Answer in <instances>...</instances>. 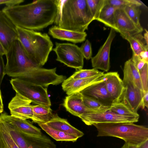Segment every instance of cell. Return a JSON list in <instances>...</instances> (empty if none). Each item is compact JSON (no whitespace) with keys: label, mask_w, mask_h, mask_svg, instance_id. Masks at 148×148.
Returning <instances> with one entry per match:
<instances>
[{"label":"cell","mask_w":148,"mask_h":148,"mask_svg":"<svg viewBox=\"0 0 148 148\" xmlns=\"http://www.w3.org/2000/svg\"><path fill=\"white\" fill-rule=\"evenodd\" d=\"M2 11L16 26L40 31L54 23L57 6L56 0H38L6 6Z\"/></svg>","instance_id":"6da1fadb"},{"label":"cell","mask_w":148,"mask_h":148,"mask_svg":"<svg viewBox=\"0 0 148 148\" xmlns=\"http://www.w3.org/2000/svg\"><path fill=\"white\" fill-rule=\"evenodd\" d=\"M57 12L54 23L60 28L84 32L93 20L86 0H56Z\"/></svg>","instance_id":"7a4b0ae2"},{"label":"cell","mask_w":148,"mask_h":148,"mask_svg":"<svg viewBox=\"0 0 148 148\" xmlns=\"http://www.w3.org/2000/svg\"><path fill=\"white\" fill-rule=\"evenodd\" d=\"M18 40L29 58L40 67L48 60L53 44L48 34L16 26Z\"/></svg>","instance_id":"3957f363"},{"label":"cell","mask_w":148,"mask_h":148,"mask_svg":"<svg viewBox=\"0 0 148 148\" xmlns=\"http://www.w3.org/2000/svg\"><path fill=\"white\" fill-rule=\"evenodd\" d=\"M93 125L98 131L97 137H116L125 143L136 146L148 140V127L134 123H99Z\"/></svg>","instance_id":"277c9868"},{"label":"cell","mask_w":148,"mask_h":148,"mask_svg":"<svg viewBox=\"0 0 148 148\" xmlns=\"http://www.w3.org/2000/svg\"><path fill=\"white\" fill-rule=\"evenodd\" d=\"M5 55V74L13 78L24 80L32 69L40 67L28 56L19 40L12 43Z\"/></svg>","instance_id":"5b68a950"},{"label":"cell","mask_w":148,"mask_h":148,"mask_svg":"<svg viewBox=\"0 0 148 148\" xmlns=\"http://www.w3.org/2000/svg\"><path fill=\"white\" fill-rule=\"evenodd\" d=\"M10 82L16 93L29 99L32 102L47 107L51 106L47 88L33 84L17 78L11 79Z\"/></svg>","instance_id":"8992f818"},{"label":"cell","mask_w":148,"mask_h":148,"mask_svg":"<svg viewBox=\"0 0 148 148\" xmlns=\"http://www.w3.org/2000/svg\"><path fill=\"white\" fill-rule=\"evenodd\" d=\"M56 55V60L76 70L82 69L84 66V58L80 47L69 43H55L52 50Z\"/></svg>","instance_id":"52a82bcc"},{"label":"cell","mask_w":148,"mask_h":148,"mask_svg":"<svg viewBox=\"0 0 148 148\" xmlns=\"http://www.w3.org/2000/svg\"><path fill=\"white\" fill-rule=\"evenodd\" d=\"M79 117L88 125L99 123H134L138 122L139 118L122 116L109 110L102 112L84 114Z\"/></svg>","instance_id":"ba28073f"},{"label":"cell","mask_w":148,"mask_h":148,"mask_svg":"<svg viewBox=\"0 0 148 148\" xmlns=\"http://www.w3.org/2000/svg\"><path fill=\"white\" fill-rule=\"evenodd\" d=\"M31 102L29 99L16 93L8 104L11 115L23 120L30 119L38 124L34 116L32 105L30 104Z\"/></svg>","instance_id":"9c48e42d"},{"label":"cell","mask_w":148,"mask_h":148,"mask_svg":"<svg viewBox=\"0 0 148 148\" xmlns=\"http://www.w3.org/2000/svg\"><path fill=\"white\" fill-rule=\"evenodd\" d=\"M124 90L120 102L133 112L137 113L140 106L145 93L137 87L129 79L123 77L122 80Z\"/></svg>","instance_id":"30bf717a"},{"label":"cell","mask_w":148,"mask_h":148,"mask_svg":"<svg viewBox=\"0 0 148 148\" xmlns=\"http://www.w3.org/2000/svg\"><path fill=\"white\" fill-rule=\"evenodd\" d=\"M102 77L79 92L84 97L94 100L105 106L111 107L114 101L107 90Z\"/></svg>","instance_id":"8fae6325"},{"label":"cell","mask_w":148,"mask_h":148,"mask_svg":"<svg viewBox=\"0 0 148 148\" xmlns=\"http://www.w3.org/2000/svg\"><path fill=\"white\" fill-rule=\"evenodd\" d=\"M116 36V31L111 28L105 42L97 54L91 58L92 67L97 69L108 71L110 68V52L112 43Z\"/></svg>","instance_id":"7c38bea8"},{"label":"cell","mask_w":148,"mask_h":148,"mask_svg":"<svg viewBox=\"0 0 148 148\" xmlns=\"http://www.w3.org/2000/svg\"><path fill=\"white\" fill-rule=\"evenodd\" d=\"M16 40H18L16 26L0 10V41L6 51Z\"/></svg>","instance_id":"4fadbf2b"},{"label":"cell","mask_w":148,"mask_h":148,"mask_svg":"<svg viewBox=\"0 0 148 148\" xmlns=\"http://www.w3.org/2000/svg\"><path fill=\"white\" fill-rule=\"evenodd\" d=\"M102 78L114 103L120 102L124 88L123 80L118 72H109L104 74Z\"/></svg>","instance_id":"5bb4252c"},{"label":"cell","mask_w":148,"mask_h":148,"mask_svg":"<svg viewBox=\"0 0 148 148\" xmlns=\"http://www.w3.org/2000/svg\"><path fill=\"white\" fill-rule=\"evenodd\" d=\"M63 105L67 111L78 117L82 114L96 112L85 105L83 101V96L79 92L66 97L64 99Z\"/></svg>","instance_id":"9a60e30c"},{"label":"cell","mask_w":148,"mask_h":148,"mask_svg":"<svg viewBox=\"0 0 148 148\" xmlns=\"http://www.w3.org/2000/svg\"><path fill=\"white\" fill-rule=\"evenodd\" d=\"M115 19L117 32L120 34L134 35L141 33L143 31L134 24L122 8H119L115 11Z\"/></svg>","instance_id":"2e32d148"},{"label":"cell","mask_w":148,"mask_h":148,"mask_svg":"<svg viewBox=\"0 0 148 148\" xmlns=\"http://www.w3.org/2000/svg\"><path fill=\"white\" fill-rule=\"evenodd\" d=\"M104 74L84 79H74L70 77L62 83V89L68 95L79 92L99 80Z\"/></svg>","instance_id":"e0dca14e"},{"label":"cell","mask_w":148,"mask_h":148,"mask_svg":"<svg viewBox=\"0 0 148 148\" xmlns=\"http://www.w3.org/2000/svg\"><path fill=\"white\" fill-rule=\"evenodd\" d=\"M0 119L12 125L20 133L35 135L42 134L40 129L33 125L26 120L15 117L5 113L1 114Z\"/></svg>","instance_id":"ac0fdd59"},{"label":"cell","mask_w":148,"mask_h":148,"mask_svg":"<svg viewBox=\"0 0 148 148\" xmlns=\"http://www.w3.org/2000/svg\"><path fill=\"white\" fill-rule=\"evenodd\" d=\"M49 34L53 38L77 43L85 40L87 36L85 32H79L63 29L56 25L49 29Z\"/></svg>","instance_id":"d6986e66"},{"label":"cell","mask_w":148,"mask_h":148,"mask_svg":"<svg viewBox=\"0 0 148 148\" xmlns=\"http://www.w3.org/2000/svg\"><path fill=\"white\" fill-rule=\"evenodd\" d=\"M45 123L53 128L79 138L84 135L82 131L71 125L67 119L61 118L57 114L53 115L52 118Z\"/></svg>","instance_id":"ffe728a7"},{"label":"cell","mask_w":148,"mask_h":148,"mask_svg":"<svg viewBox=\"0 0 148 148\" xmlns=\"http://www.w3.org/2000/svg\"><path fill=\"white\" fill-rule=\"evenodd\" d=\"M20 133V132H19ZM26 141L28 148H56L54 143L46 136L20 133Z\"/></svg>","instance_id":"44dd1931"},{"label":"cell","mask_w":148,"mask_h":148,"mask_svg":"<svg viewBox=\"0 0 148 148\" xmlns=\"http://www.w3.org/2000/svg\"><path fill=\"white\" fill-rule=\"evenodd\" d=\"M121 36L130 43L133 56H138L142 51L148 50L147 45L141 33L134 35L120 34Z\"/></svg>","instance_id":"7402d4cb"},{"label":"cell","mask_w":148,"mask_h":148,"mask_svg":"<svg viewBox=\"0 0 148 148\" xmlns=\"http://www.w3.org/2000/svg\"><path fill=\"white\" fill-rule=\"evenodd\" d=\"M123 77L129 79L134 85L144 92L139 72L130 58L125 62L123 70Z\"/></svg>","instance_id":"603a6c76"},{"label":"cell","mask_w":148,"mask_h":148,"mask_svg":"<svg viewBox=\"0 0 148 148\" xmlns=\"http://www.w3.org/2000/svg\"><path fill=\"white\" fill-rule=\"evenodd\" d=\"M119 8L108 4L107 1V3L102 8L97 20L117 32L115 23V13Z\"/></svg>","instance_id":"cb8c5ba5"},{"label":"cell","mask_w":148,"mask_h":148,"mask_svg":"<svg viewBox=\"0 0 148 148\" xmlns=\"http://www.w3.org/2000/svg\"><path fill=\"white\" fill-rule=\"evenodd\" d=\"M38 124L47 133L56 141L74 142L78 138L74 135L53 128L45 123H40Z\"/></svg>","instance_id":"d4e9b609"},{"label":"cell","mask_w":148,"mask_h":148,"mask_svg":"<svg viewBox=\"0 0 148 148\" xmlns=\"http://www.w3.org/2000/svg\"><path fill=\"white\" fill-rule=\"evenodd\" d=\"M32 111L34 116L38 123H45L52 117V110L50 107L37 105H32Z\"/></svg>","instance_id":"484cf974"},{"label":"cell","mask_w":148,"mask_h":148,"mask_svg":"<svg viewBox=\"0 0 148 148\" xmlns=\"http://www.w3.org/2000/svg\"><path fill=\"white\" fill-rule=\"evenodd\" d=\"M0 148H19L11 137L4 122L1 119Z\"/></svg>","instance_id":"4316f807"},{"label":"cell","mask_w":148,"mask_h":148,"mask_svg":"<svg viewBox=\"0 0 148 148\" xmlns=\"http://www.w3.org/2000/svg\"><path fill=\"white\" fill-rule=\"evenodd\" d=\"M109 110L122 116L139 118L138 113L133 112L121 102L113 103Z\"/></svg>","instance_id":"83f0119b"},{"label":"cell","mask_w":148,"mask_h":148,"mask_svg":"<svg viewBox=\"0 0 148 148\" xmlns=\"http://www.w3.org/2000/svg\"><path fill=\"white\" fill-rule=\"evenodd\" d=\"M139 6L132 5L122 7L134 24L140 29L143 30L140 22L141 11Z\"/></svg>","instance_id":"f1b7e54d"},{"label":"cell","mask_w":148,"mask_h":148,"mask_svg":"<svg viewBox=\"0 0 148 148\" xmlns=\"http://www.w3.org/2000/svg\"><path fill=\"white\" fill-rule=\"evenodd\" d=\"M86 1L93 20H97L102 8L107 3V0H86Z\"/></svg>","instance_id":"f546056e"},{"label":"cell","mask_w":148,"mask_h":148,"mask_svg":"<svg viewBox=\"0 0 148 148\" xmlns=\"http://www.w3.org/2000/svg\"><path fill=\"white\" fill-rule=\"evenodd\" d=\"M4 122L11 137L18 147L28 148L26 141L18 131L12 125Z\"/></svg>","instance_id":"4dcf8cb0"},{"label":"cell","mask_w":148,"mask_h":148,"mask_svg":"<svg viewBox=\"0 0 148 148\" xmlns=\"http://www.w3.org/2000/svg\"><path fill=\"white\" fill-rule=\"evenodd\" d=\"M83 100L87 107L94 110L97 113L102 112L109 110L110 107L105 106L94 100L83 96Z\"/></svg>","instance_id":"1f68e13d"},{"label":"cell","mask_w":148,"mask_h":148,"mask_svg":"<svg viewBox=\"0 0 148 148\" xmlns=\"http://www.w3.org/2000/svg\"><path fill=\"white\" fill-rule=\"evenodd\" d=\"M97 69L93 68L92 69H81L77 70L70 77L74 79H84L104 73Z\"/></svg>","instance_id":"d6a6232c"},{"label":"cell","mask_w":148,"mask_h":148,"mask_svg":"<svg viewBox=\"0 0 148 148\" xmlns=\"http://www.w3.org/2000/svg\"><path fill=\"white\" fill-rule=\"evenodd\" d=\"M107 1L108 4L119 8L135 5L139 6H143L147 8L146 5L140 0H107Z\"/></svg>","instance_id":"836d02e7"},{"label":"cell","mask_w":148,"mask_h":148,"mask_svg":"<svg viewBox=\"0 0 148 148\" xmlns=\"http://www.w3.org/2000/svg\"><path fill=\"white\" fill-rule=\"evenodd\" d=\"M139 72L143 88L145 92L148 91V63L145 64L143 67L139 71Z\"/></svg>","instance_id":"e575fe53"},{"label":"cell","mask_w":148,"mask_h":148,"mask_svg":"<svg viewBox=\"0 0 148 148\" xmlns=\"http://www.w3.org/2000/svg\"><path fill=\"white\" fill-rule=\"evenodd\" d=\"M80 49L84 58L89 60L92 58V51L90 41L86 39L81 45Z\"/></svg>","instance_id":"d590c367"},{"label":"cell","mask_w":148,"mask_h":148,"mask_svg":"<svg viewBox=\"0 0 148 148\" xmlns=\"http://www.w3.org/2000/svg\"><path fill=\"white\" fill-rule=\"evenodd\" d=\"M24 1V0H0V5L5 4L6 6H11L19 5Z\"/></svg>","instance_id":"8d00e7d4"},{"label":"cell","mask_w":148,"mask_h":148,"mask_svg":"<svg viewBox=\"0 0 148 148\" xmlns=\"http://www.w3.org/2000/svg\"><path fill=\"white\" fill-rule=\"evenodd\" d=\"M2 56L0 55V90L3 78L5 74V65Z\"/></svg>","instance_id":"74e56055"},{"label":"cell","mask_w":148,"mask_h":148,"mask_svg":"<svg viewBox=\"0 0 148 148\" xmlns=\"http://www.w3.org/2000/svg\"><path fill=\"white\" fill-rule=\"evenodd\" d=\"M142 109L148 108V91L145 92L143 96L140 106Z\"/></svg>","instance_id":"f35d334b"},{"label":"cell","mask_w":148,"mask_h":148,"mask_svg":"<svg viewBox=\"0 0 148 148\" xmlns=\"http://www.w3.org/2000/svg\"><path fill=\"white\" fill-rule=\"evenodd\" d=\"M138 56L139 58L146 62L148 63V50H145L141 52Z\"/></svg>","instance_id":"ab89813d"},{"label":"cell","mask_w":148,"mask_h":148,"mask_svg":"<svg viewBox=\"0 0 148 148\" xmlns=\"http://www.w3.org/2000/svg\"><path fill=\"white\" fill-rule=\"evenodd\" d=\"M121 148H138V146L133 145L125 143Z\"/></svg>","instance_id":"60d3db41"},{"label":"cell","mask_w":148,"mask_h":148,"mask_svg":"<svg viewBox=\"0 0 148 148\" xmlns=\"http://www.w3.org/2000/svg\"><path fill=\"white\" fill-rule=\"evenodd\" d=\"M6 53V50L0 41V55L3 56V55H5Z\"/></svg>","instance_id":"b9f144b4"},{"label":"cell","mask_w":148,"mask_h":148,"mask_svg":"<svg viewBox=\"0 0 148 148\" xmlns=\"http://www.w3.org/2000/svg\"><path fill=\"white\" fill-rule=\"evenodd\" d=\"M138 148H148V140L138 146Z\"/></svg>","instance_id":"7bdbcfd3"},{"label":"cell","mask_w":148,"mask_h":148,"mask_svg":"<svg viewBox=\"0 0 148 148\" xmlns=\"http://www.w3.org/2000/svg\"><path fill=\"white\" fill-rule=\"evenodd\" d=\"M145 33L144 34L143 38L147 45H148V32L147 30L145 29Z\"/></svg>","instance_id":"ee69618b"},{"label":"cell","mask_w":148,"mask_h":148,"mask_svg":"<svg viewBox=\"0 0 148 148\" xmlns=\"http://www.w3.org/2000/svg\"><path fill=\"white\" fill-rule=\"evenodd\" d=\"M0 107L2 108H3V104L2 97L1 95V90H0Z\"/></svg>","instance_id":"f6af8a7d"},{"label":"cell","mask_w":148,"mask_h":148,"mask_svg":"<svg viewBox=\"0 0 148 148\" xmlns=\"http://www.w3.org/2000/svg\"><path fill=\"white\" fill-rule=\"evenodd\" d=\"M3 111V108H2L0 107V113L2 112Z\"/></svg>","instance_id":"bcb514c9"}]
</instances>
